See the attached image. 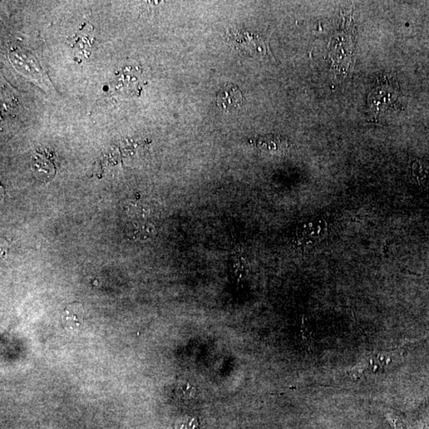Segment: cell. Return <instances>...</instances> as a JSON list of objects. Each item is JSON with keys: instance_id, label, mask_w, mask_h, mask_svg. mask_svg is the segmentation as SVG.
<instances>
[{"instance_id": "6da1fadb", "label": "cell", "mask_w": 429, "mask_h": 429, "mask_svg": "<svg viewBox=\"0 0 429 429\" xmlns=\"http://www.w3.org/2000/svg\"><path fill=\"white\" fill-rule=\"evenodd\" d=\"M400 86L396 79L383 76L378 79L368 96V105L376 118L386 116L393 110L400 96Z\"/></svg>"}, {"instance_id": "7a4b0ae2", "label": "cell", "mask_w": 429, "mask_h": 429, "mask_svg": "<svg viewBox=\"0 0 429 429\" xmlns=\"http://www.w3.org/2000/svg\"><path fill=\"white\" fill-rule=\"evenodd\" d=\"M143 82L141 73L138 68L131 66L123 68L117 77L115 83L117 92L122 95L137 96L142 90Z\"/></svg>"}, {"instance_id": "3957f363", "label": "cell", "mask_w": 429, "mask_h": 429, "mask_svg": "<svg viewBox=\"0 0 429 429\" xmlns=\"http://www.w3.org/2000/svg\"><path fill=\"white\" fill-rule=\"evenodd\" d=\"M244 100L243 92L238 86L226 83L217 93V105L226 112L239 109Z\"/></svg>"}, {"instance_id": "277c9868", "label": "cell", "mask_w": 429, "mask_h": 429, "mask_svg": "<svg viewBox=\"0 0 429 429\" xmlns=\"http://www.w3.org/2000/svg\"><path fill=\"white\" fill-rule=\"evenodd\" d=\"M83 311L81 304L74 303L64 310L62 323L67 328L75 329L81 326Z\"/></svg>"}, {"instance_id": "5b68a950", "label": "cell", "mask_w": 429, "mask_h": 429, "mask_svg": "<svg viewBox=\"0 0 429 429\" xmlns=\"http://www.w3.org/2000/svg\"><path fill=\"white\" fill-rule=\"evenodd\" d=\"M255 146L263 151L271 153L284 152L287 149L289 142L282 137L266 135L259 138L255 143Z\"/></svg>"}, {"instance_id": "8992f818", "label": "cell", "mask_w": 429, "mask_h": 429, "mask_svg": "<svg viewBox=\"0 0 429 429\" xmlns=\"http://www.w3.org/2000/svg\"><path fill=\"white\" fill-rule=\"evenodd\" d=\"M175 394L181 398L190 399L196 394V389L190 383H181L176 387Z\"/></svg>"}, {"instance_id": "52a82bcc", "label": "cell", "mask_w": 429, "mask_h": 429, "mask_svg": "<svg viewBox=\"0 0 429 429\" xmlns=\"http://www.w3.org/2000/svg\"><path fill=\"white\" fill-rule=\"evenodd\" d=\"M300 332H302V338L303 340L304 348H307L309 352L312 351L313 341L310 329L305 327V325L303 323L302 328V330H300Z\"/></svg>"}, {"instance_id": "ba28073f", "label": "cell", "mask_w": 429, "mask_h": 429, "mask_svg": "<svg viewBox=\"0 0 429 429\" xmlns=\"http://www.w3.org/2000/svg\"><path fill=\"white\" fill-rule=\"evenodd\" d=\"M387 421L391 429H406L405 425H404L401 419L395 415H393V414H388Z\"/></svg>"}, {"instance_id": "9c48e42d", "label": "cell", "mask_w": 429, "mask_h": 429, "mask_svg": "<svg viewBox=\"0 0 429 429\" xmlns=\"http://www.w3.org/2000/svg\"><path fill=\"white\" fill-rule=\"evenodd\" d=\"M180 429H200L198 419L192 418L184 424H181Z\"/></svg>"}, {"instance_id": "30bf717a", "label": "cell", "mask_w": 429, "mask_h": 429, "mask_svg": "<svg viewBox=\"0 0 429 429\" xmlns=\"http://www.w3.org/2000/svg\"><path fill=\"white\" fill-rule=\"evenodd\" d=\"M348 373L352 378L354 379V380H358V379L362 378L364 376V369L362 367H354Z\"/></svg>"}]
</instances>
